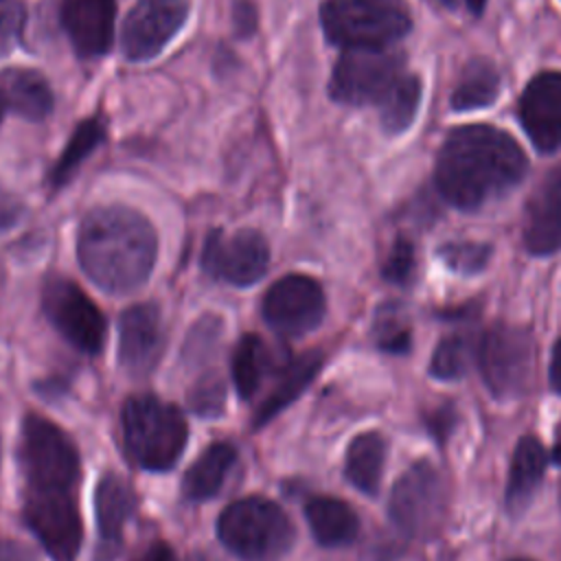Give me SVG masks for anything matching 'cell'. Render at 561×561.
Listing matches in <instances>:
<instances>
[{
	"label": "cell",
	"mask_w": 561,
	"mask_h": 561,
	"mask_svg": "<svg viewBox=\"0 0 561 561\" xmlns=\"http://www.w3.org/2000/svg\"><path fill=\"white\" fill-rule=\"evenodd\" d=\"M526 158L502 129L465 125L449 131L436 158V186L460 210H478L519 184Z\"/></svg>",
	"instance_id": "6da1fadb"
},
{
	"label": "cell",
	"mask_w": 561,
	"mask_h": 561,
	"mask_svg": "<svg viewBox=\"0 0 561 561\" xmlns=\"http://www.w3.org/2000/svg\"><path fill=\"white\" fill-rule=\"evenodd\" d=\"M156 256V228L136 208L96 206L79 226L77 261L83 274L107 294H129L145 285Z\"/></svg>",
	"instance_id": "7a4b0ae2"
},
{
	"label": "cell",
	"mask_w": 561,
	"mask_h": 561,
	"mask_svg": "<svg viewBox=\"0 0 561 561\" xmlns=\"http://www.w3.org/2000/svg\"><path fill=\"white\" fill-rule=\"evenodd\" d=\"M121 427L131 460L149 471L171 469L186 447L188 425L182 412L153 394L129 397Z\"/></svg>",
	"instance_id": "3957f363"
},
{
	"label": "cell",
	"mask_w": 561,
	"mask_h": 561,
	"mask_svg": "<svg viewBox=\"0 0 561 561\" xmlns=\"http://www.w3.org/2000/svg\"><path fill=\"white\" fill-rule=\"evenodd\" d=\"M217 537L243 561H278L291 548L296 530L278 504L252 495L224 508Z\"/></svg>",
	"instance_id": "277c9868"
},
{
	"label": "cell",
	"mask_w": 561,
	"mask_h": 561,
	"mask_svg": "<svg viewBox=\"0 0 561 561\" xmlns=\"http://www.w3.org/2000/svg\"><path fill=\"white\" fill-rule=\"evenodd\" d=\"M320 22L327 39L342 48H386L412 26L403 0H324Z\"/></svg>",
	"instance_id": "5b68a950"
},
{
	"label": "cell",
	"mask_w": 561,
	"mask_h": 561,
	"mask_svg": "<svg viewBox=\"0 0 561 561\" xmlns=\"http://www.w3.org/2000/svg\"><path fill=\"white\" fill-rule=\"evenodd\" d=\"M20 458L28 489H72L79 480V451L53 421L26 414L22 423Z\"/></svg>",
	"instance_id": "8992f818"
},
{
	"label": "cell",
	"mask_w": 561,
	"mask_h": 561,
	"mask_svg": "<svg viewBox=\"0 0 561 561\" xmlns=\"http://www.w3.org/2000/svg\"><path fill=\"white\" fill-rule=\"evenodd\" d=\"M476 359L486 388L497 399H511L530 381L535 344L526 329L495 324L478 340Z\"/></svg>",
	"instance_id": "52a82bcc"
},
{
	"label": "cell",
	"mask_w": 561,
	"mask_h": 561,
	"mask_svg": "<svg viewBox=\"0 0 561 561\" xmlns=\"http://www.w3.org/2000/svg\"><path fill=\"white\" fill-rule=\"evenodd\" d=\"M42 309L57 333L85 355L101 353L107 324L90 296L66 276H48L42 287Z\"/></svg>",
	"instance_id": "ba28073f"
},
{
	"label": "cell",
	"mask_w": 561,
	"mask_h": 561,
	"mask_svg": "<svg viewBox=\"0 0 561 561\" xmlns=\"http://www.w3.org/2000/svg\"><path fill=\"white\" fill-rule=\"evenodd\" d=\"M403 75V59L388 48H346L331 75V99L344 105L379 103Z\"/></svg>",
	"instance_id": "9c48e42d"
},
{
	"label": "cell",
	"mask_w": 561,
	"mask_h": 561,
	"mask_svg": "<svg viewBox=\"0 0 561 561\" xmlns=\"http://www.w3.org/2000/svg\"><path fill=\"white\" fill-rule=\"evenodd\" d=\"M204 272L217 280L248 287L261 280L270 265V245L254 228H241L232 234L210 230L199 259Z\"/></svg>",
	"instance_id": "30bf717a"
},
{
	"label": "cell",
	"mask_w": 561,
	"mask_h": 561,
	"mask_svg": "<svg viewBox=\"0 0 561 561\" xmlns=\"http://www.w3.org/2000/svg\"><path fill=\"white\" fill-rule=\"evenodd\" d=\"M445 489L438 471L425 462H414L392 486L388 513L392 524L408 537L430 535L443 515Z\"/></svg>",
	"instance_id": "8fae6325"
},
{
	"label": "cell",
	"mask_w": 561,
	"mask_h": 561,
	"mask_svg": "<svg viewBox=\"0 0 561 561\" xmlns=\"http://www.w3.org/2000/svg\"><path fill=\"white\" fill-rule=\"evenodd\" d=\"M24 519L55 561L77 557L83 528L68 489H28Z\"/></svg>",
	"instance_id": "7c38bea8"
},
{
	"label": "cell",
	"mask_w": 561,
	"mask_h": 561,
	"mask_svg": "<svg viewBox=\"0 0 561 561\" xmlns=\"http://www.w3.org/2000/svg\"><path fill=\"white\" fill-rule=\"evenodd\" d=\"M261 311L276 333L287 337L305 335L324 316V291L311 276L287 274L270 285Z\"/></svg>",
	"instance_id": "4fadbf2b"
},
{
	"label": "cell",
	"mask_w": 561,
	"mask_h": 561,
	"mask_svg": "<svg viewBox=\"0 0 561 561\" xmlns=\"http://www.w3.org/2000/svg\"><path fill=\"white\" fill-rule=\"evenodd\" d=\"M188 18V0H138L121 31L127 61H147L164 50Z\"/></svg>",
	"instance_id": "5bb4252c"
},
{
	"label": "cell",
	"mask_w": 561,
	"mask_h": 561,
	"mask_svg": "<svg viewBox=\"0 0 561 561\" xmlns=\"http://www.w3.org/2000/svg\"><path fill=\"white\" fill-rule=\"evenodd\" d=\"M517 114L539 151L561 149V72L548 70L533 77L519 96Z\"/></svg>",
	"instance_id": "9a60e30c"
},
{
	"label": "cell",
	"mask_w": 561,
	"mask_h": 561,
	"mask_svg": "<svg viewBox=\"0 0 561 561\" xmlns=\"http://www.w3.org/2000/svg\"><path fill=\"white\" fill-rule=\"evenodd\" d=\"M162 344V318L156 302H138L121 313L118 362L129 375H149L160 359Z\"/></svg>",
	"instance_id": "2e32d148"
},
{
	"label": "cell",
	"mask_w": 561,
	"mask_h": 561,
	"mask_svg": "<svg viewBox=\"0 0 561 561\" xmlns=\"http://www.w3.org/2000/svg\"><path fill=\"white\" fill-rule=\"evenodd\" d=\"M61 26L81 59H94L112 48L116 0H61Z\"/></svg>",
	"instance_id": "e0dca14e"
},
{
	"label": "cell",
	"mask_w": 561,
	"mask_h": 561,
	"mask_svg": "<svg viewBox=\"0 0 561 561\" xmlns=\"http://www.w3.org/2000/svg\"><path fill=\"white\" fill-rule=\"evenodd\" d=\"M524 243L533 254L561 250V164L543 175L528 202Z\"/></svg>",
	"instance_id": "ac0fdd59"
},
{
	"label": "cell",
	"mask_w": 561,
	"mask_h": 561,
	"mask_svg": "<svg viewBox=\"0 0 561 561\" xmlns=\"http://www.w3.org/2000/svg\"><path fill=\"white\" fill-rule=\"evenodd\" d=\"M99 550L96 561H112L123 543V526L131 513V491L127 482L114 473H105L94 491Z\"/></svg>",
	"instance_id": "d6986e66"
},
{
	"label": "cell",
	"mask_w": 561,
	"mask_h": 561,
	"mask_svg": "<svg viewBox=\"0 0 561 561\" xmlns=\"http://www.w3.org/2000/svg\"><path fill=\"white\" fill-rule=\"evenodd\" d=\"M322 366V353L320 351H307L298 357L287 359V364L280 368L274 388L270 394L259 403V408L252 414V425L261 427L270 423L280 410H285L294 399L302 394V390L313 381Z\"/></svg>",
	"instance_id": "ffe728a7"
},
{
	"label": "cell",
	"mask_w": 561,
	"mask_h": 561,
	"mask_svg": "<svg viewBox=\"0 0 561 561\" xmlns=\"http://www.w3.org/2000/svg\"><path fill=\"white\" fill-rule=\"evenodd\" d=\"M0 90L7 107L26 121H44L53 112V90L46 77L31 68L2 70Z\"/></svg>",
	"instance_id": "44dd1931"
},
{
	"label": "cell",
	"mask_w": 561,
	"mask_h": 561,
	"mask_svg": "<svg viewBox=\"0 0 561 561\" xmlns=\"http://www.w3.org/2000/svg\"><path fill=\"white\" fill-rule=\"evenodd\" d=\"M546 449L535 436H522L513 460H511V471H508V482H506V511L517 515L522 513L528 502L533 500L543 471H546Z\"/></svg>",
	"instance_id": "7402d4cb"
},
{
	"label": "cell",
	"mask_w": 561,
	"mask_h": 561,
	"mask_svg": "<svg viewBox=\"0 0 561 561\" xmlns=\"http://www.w3.org/2000/svg\"><path fill=\"white\" fill-rule=\"evenodd\" d=\"M305 517L320 546H346L357 537L359 519L355 511L335 497H313L305 506Z\"/></svg>",
	"instance_id": "603a6c76"
},
{
	"label": "cell",
	"mask_w": 561,
	"mask_h": 561,
	"mask_svg": "<svg viewBox=\"0 0 561 561\" xmlns=\"http://www.w3.org/2000/svg\"><path fill=\"white\" fill-rule=\"evenodd\" d=\"M237 451L228 443H213L199 458L188 467L182 480V493L191 502H204L219 493L230 467L234 465Z\"/></svg>",
	"instance_id": "cb8c5ba5"
},
{
	"label": "cell",
	"mask_w": 561,
	"mask_h": 561,
	"mask_svg": "<svg viewBox=\"0 0 561 561\" xmlns=\"http://www.w3.org/2000/svg\"><path fill=\"white\" fill-rule=\"evenodd\" d=\"M386 460V440L377 432L355 436L346 449L344 473L348 482L366 495H375L381 482Z\"/></svg>",
	"instance_id": "d4e9b609"
},
{
	"label": "cell",
	"mask_w": 561,
	"mask_h": 561,
	"mask_svg": "<svg viewBox=\"0 0 561 561\" xmlns=\"http://www.w3.org/2000/svg\"><path fill=\"white\" fill-rule=\"evenodd\" d=\"M270 366H272V355L263 337H259L256 333L241 335L232 353V379L241 399L254 397Z\"/></svg>",
	"instance_id": "484cf974"
},
{
	"label": "cell",
	"mask_w": 561,
	"mask_h": 561,
	"mask_svg": "<svg viewBox=\"0 0 561 561\" xmlns=\"http://www.w3.org/2000/svg\"><path fill=\"white\" fill-rule=\"evenodd\" d=\"M500 92V75L489 59H471L451 94V107L458 112L478 110L495 101Z\"/></svg>",
	"instance_id": "4316f807"
},
{
	"label": "cell",
	"mask_w": 561,
	"mask_h": 561,
	"mask_svg": "<svg viewBox=\"0 0 561 561\" xmlns=\"http://www.w3.org/2000/svg\"><path fill=\"white\" fill-rule=\"evenodd\" d=\"M103 138H105V125H103L101 116H90V118L81 121L75 127L70 140L66 142L61 156L57 158V162L50 169V178H48L50 184L55 188L64 186L77 173L81 162L103 142Z\"/></svg>",
	"instance_id": "83f0119b"
},
{
	"label": "cell",
	"mask_w": 561,
	"mask_h": 561,
	"mask_svg": "<svg viewBox=\"0 0 561 561\" xmlns=\"http://www.w3.org/2000/svg\"><path fill=\"white\" fill-rule=\"evenodd\" d=\"M421 101V83L414 75H401L392 88L386 92V96L377 103L381 127L388 134H399L410 127V123L416 116Z\"/></svg>",
	"instance_id": "f1b7e54d"
},
{
	"label": "cell",
	"mask_w": 561,
	"mask_h": 561,
	"mask_svg": "<svg viewBox=\"0 0 561 561\" xmlns=\"http://www.w3.org/2000/svg\"><path fill=\"white\" fill-rule=\"evenodd\" d=\"M476 348L478 344H473V340L465 333L447 335L445 340H440V344L432 355L430 373L438 379L460 377L467 370L469 362L476 357Z\"/></svg>",
	"instance_id": "f546056e"
},
{
	"label": "cell",
	"mask_w": 561,
	"mask_h": 561,
	"mask_svg": "<svg viewBox=\"0 0 561 561\" xmlns=\"http://www.w3.org/2000/svg\"><path fill=\"white\" fill-rule=\"evenodd\" d=\"M373 337L386 353H405L410 348V327L403 311L394 305L381 307L373 324Z\"/></svg>",
	"instance_id": "4dcf8cb0"
},
{
	"label": "cell",
	"mask_w": 561,
	"mask_h": 561,
	"mask_svg": "<svg viewBox=\"0 0 561 561\" xmlns=\"http://www.w3.org/2000/svg\"><path fill=\"white\" fill-rule=\"evenodd\" d=\"M188 405L202 419H217L226 410V383L219 373L208 370L188 390Z\"/></svg>",
	"instance_id": "1f68e13d"
},
{
	"label": "cell",
	"mask_w": 561,
	"mask_h": 561,
	"mask_svg": "<svg viewBox=\"0 0 561 561\" xmlns=\"http://www.w3.org/2000/svg\"><path fill=\"white\" fill-rule=\"evenodd\" d=\"M219 337H221V318L213 313L202 316L188 331V337L182 346V359L188 366H197L206 362L215 353Z\"/></svg>",
	"instance_id": "d6a6232c"
},
{
	"label": "cell",
	"mask_w": 561,
	"mask_h": 561,
	"mask_svg": "<svg viewBox=\"0 0 561 561\" xmlns=\"http://www.w3.org/2000/svg\"><path fill=\"white\" fill-rule=\"evenodd\" d=\"M438 256L454 272L476 274L489 263L491 248L476 241H447L438 248Z\"/></svg>",
	"instance_id": "836d02e7"
},
{
	"label": "cell",
	"mask_w": 561,
	"mask_h": 561,
	"mask_svg": "<svg viewBox=\"0 0 561 561\" xmlns=\"http://www.w3.org/2000/svg\"><path fill=\"white\" fill-rule=\"evenodd\" d=\"M26 24V9L20 0H0V57L20 44Z\"/></svg>",
	"instance_id": "e575fe53"
},
{
	"label": "cell",
	"mask_w": 561,
	"mask_h": 561,
	"mask_svg": "<svg viewBox=\"0 0 561 561\" xmlns=\"http://www.w3.org/2000/svg\"><path fill=\"white\" fill-rule=\"evenodd\" d=\"M381 274L386 280L397 283V285H403L410 280V276L414 274V245L410 243V239L399 237L392 243V248L383 261Z\"/></svg>",
	"instance_id": "d590c367"
},
{
	"label": "cell",
	"mask_w": 561,
	"mask_h": 561,
	"mask_svg": "<svg viewBox=\"0 0 561 561\" xmlns=\"http://www.w3.org/2000/svg\"><path fill=\"white\" fill-rule=\"evenodd\" d=\"M22 213H24L22 202L11 191L0 186V230L13 228L20 221Z\"/></svg>",
	"instance_id": "8d00e7d4"
},
{
	"label": "cell",
	"mask_w": 561,
	"mask_h": 561,
	"mask_svg": "<svg viewBox=\"0 0 561 561\" xmlns=\"http://www.w3.org/2000/svg\"><path fill=\"white\" fill-rule=\"evenodd\" d=\"M425 423L430 432L436 436V440H445V436L449 434V427L454 425V410L449 405L436 408L432 414L425 416Z\"/></svg>",
	"instance_id": "74e56055"
},
{
	"label": "cell",
	"mask_w": 561,
	"mask_h": 561,
	"mask_svg": "<svg viewBox=\"0 0 561 561\" xmlns=\"http://www.w3.org/2000/svg\"><path fill=\"white\" fill-rule=\"evenodd\" d=\"M0 561H37V559L22 543L11 539H0Z\"/></svg>",
	"instance_id": "f35d334b"
},
{
	"label": "cell",
	"mask_w": 561,
	"mask_h": 561,
	"mask_svg": "<svg viewBox=\"0 0 561 561\" xmlns=\"http://www.w3.org/2000/svg\"><path fill=\"white\" fill-rule=\"evenodd\" d=\"M131 561H175V557H173V550L169 548V543L156 541V543L147 546L140 554H136Z\"/></svg>",
	"instance_id": "ab89813d"
},
{
	"label": "cell",
	"mask_w": 561,
	"mask_h": 561,
	"mask_svg": "<svg viewBox=\"0 0 561 561\" xmlns=\"http://www.w3.org/2000/svg\"><path fill=\"white\" fill-rule=\"evenodd\" d=\"M234 18H237V28H245V33H252L256 26V15H254V9L252 4H239L237 11H234Z\"/></svg>",
	"instance_id": "60d3db41"
},
{
	"label": "cell",
	"mask_w": 561,
	"mask_h": 561,
	"mask_svg": "<svg viewBox=\"0 0 561 561\" xmlns=\"http://www.w3.org/2000/svg\"><path fill=\"white\" fill-rule=\"evenodd\" d=\"M550 383L557 392H561V340L554 344L550 359Z\"/></svg>",
	"instance_id": "b9f144b4"
},
{
	"label": "cell",
	"mask_w": 561,
	"mask_h": 561,
	"mask_svg": "<svg viewBox=\"0 0 561 561\" xmlns=\"http://www.w3.org/2000/svg\"><path fill=\"white\" fill-rule=\"evenodd\" d=\"M184 561H217L215 557H210L208 552H202V550H197V552H191V554H186L184 557Z\"/></svg>",
	"instance_id": "7bdbcfd3"
},
{
	"label": "cell",
	"mask_w": 561,
	"mask_h": 561,
	"mask_svg": "<svg viewBox=\"0 0 561 561\" xmlns=\"http://www.w3.org/2000/svg\"><path fill=\"white\" fill-rule=\"evenodd\" d=\"M484 4H486V0H467L469 11H471V13H476V15H480V13H482Z\"/></svg>",
	"instance_id": "ee69618b"
},
{
	"label": "cell",
	"mask_w": 561,
	"mask_h": 561,
	"mask_svg": "<svg viewBox=\"0 0 561 561\" xmlns=\"http://www.w3.org/2000/svg\"><path fill=\"white\" fill-rule=\"evenodd\" d=\"M552 460H554V462H561V430H559L557 440H554V447H552Z\"/></svg>",
	"instance_id": "f6af8a7d"
},
{
	"label": "cell",
	"mask_w": 561,
	"mask_h": 561,
	"mask_svg": "<svg viewBox=\"0 0 561 561\" xmlns=\"http://www.w3.org/2000/svg\"><path fill=\"white\" fill-rule=\"evenodd\" d=\"M4 110H7V103H4V96H2V90H0V121L4 116Z\"/></svg>",
	"instance_id": "bcb514c9"
},
{
	"label": "cell",
	"mask_w": 561,
	"mask_h": 561,
	"mask_svg": "<svg viewBox=\"0 0 561 561\" xmlns=\"http://www.w3.org/2000/svg\"><path fill=\"white\" fill-rule=\"evenodd\" d=\"M440 4H445V7H454L456 4V0H438Z\"/></svg>",
	"instance_id": "7dc6e473"
},
{
	"label": "cell",
	"mask_w": 561,
	"mask_h": 561,
	"mask_svg": "<svg viewBox=\"0 0 561 561\" xmlns=\"http://www.w3.org/2000/svg\"><path fill=\"white\" fill-rule=\"evenodd\" d=\"M511 561H530V559H511Z\"/></svg>",
	"instance_id": "c3c4849f"
}]
</instances>
